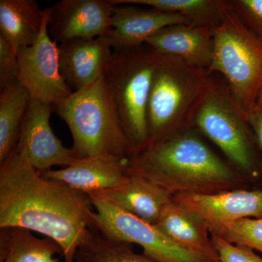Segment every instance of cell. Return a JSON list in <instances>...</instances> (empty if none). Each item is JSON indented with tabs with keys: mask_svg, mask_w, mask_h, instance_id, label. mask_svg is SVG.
Returning <instances> with one entry per match:
<instances>
[{
	"mask_svg": "<svg viewBox=\"0 0 262 262\" xmlns=\"http://www.w3.org/2000/svg\"><path fill=\"white\" fill-rule=\"evenodd\" d=\"M208 70L211 75L218 72L225 77L234 101L248 118L262 87V40L227 8L214 31Z\"/></svg>",
	"mask_w": 262,
	"mask_h": 262,
	"instance_id": "5",
	"label": "cell"
},
{
	"mask_svg": "<svg viewBox=\"0 0 262 262\" xmlns=\"http://www.w3.org/2000/svg\"><path fill=\"white\" fill-rule=\"evenodd\" d=\"M61 248L51 239L27 229H0V262H59Z\"/></svg>",
	"mask_w": 262,
	"mask_h": 262,
	"instance_id": "21",
	"label": "cell"
},
{
	"mask_svg": "<svg viewBox=\"0 0 262 262\" xmlns=\"http://www.w3.org/2000/svg\"><path fill=\"white\" fill-rule=\"evenodd\" d=\"M40 174L44 178L63 183L87 195L123 187L130 179L126 164L102 158L77 160L65 168L50 169Z\"/></svg>",
	"mask_w": 262,
	"mask_h": 262,
	"instance_id": "16",
	"label": "cell"
},
{
	"mask_svg": "<svg viewBox=\"0 0 262 262\" xmlns=\"http://www.w3.org/2000/svg\"><path fill=\"white\" fill-rule=\"evenodd\" d=\"M91 207L87 194L42 177L21 150L0 163V229L46 236L61 247L63 262H75L96 232Z\"/></svg>",
	"mask_w": 262,
	"mask_h": 262,
	"instance_id": "1",
	"label": "cell"
},
{
	"mask_svg": "<svg viewBox=\"0 0 262 262\" xmlns=\"http://www.w3.org/2000/svg\"><path fill=\"white\" fill-rule=\"evenodd\" d=\"M94 208L96 230L107 238L139 245L156 262H221L219 258L190 251L176 244L156 226L114 206L102 198L88 195Z\"/></svg>",
	"mask_w": 262,
	"mask_h": 262,
	"instance_id": "8",
	"label": "cell"
},
{
	"mask_svg": "<svg viewBox=\"0 0 262 262\" xmlns=\"http://www.w3.org/2000/svg\"><path fill=\"white\" fill-rule=\"evenodd\" d=\"M211 239L221 262H262V257L251 248L229 244L212 234Z\"/></svg>",
	"mask_w": 262,
	"mask_h": 262,
	"instance_id": "26",
	"label": "cell"
},
{
	"mask_svg": "<svg viewBox=\"0 0 262 262\" xmlns=\"http://www.w3.org/2000/svg\"><path fill=\"white\" fill-rule=\"evenodd\" d=\"M68 125L77 158L127 163L134 149L106 77L76 91L54 108Z\"/></svg>",
	"mask_w": 262,
	"mask_h": 262,
	"instance_id": "3",
	"label": "cell"
},
{
	"mask_svg": "<svg viewBox=\"0 0 262 262\" xmlns=\"http://www.w3.org/2000/svg\"><path fill=\"white\" fill-rule=\"evenodd\" d=\"M123 187L88 195L102 198L114 206L155 225L165 207L173 201V195L146 179L130 176Z\"/></svg>",
	"mask_w": 262,
	"mask_h": 262,
	"instance_id": "17",
	"label": "cell"
},
{
	"mask_svg": "<svg viewBox=\"0 0 262 262\" xmlns=\"http://www.w3.org/2000/svg\"><path fill=\"white\" fill-rule=\"evenodd\" d=\"M48 14L35 0H1L0 34L18 52L37 42Z\"/></svg>",
	"mask_w": 262,
	"mask_h": 262,
	"instance_id": "19",
	"label": "cell"
},
{
	"mask_svg": "<svg viewBox=\"0 0 262 262\" xmlns=\"http://www.w3.org/2000/svg\"><path fill=\"white\" fill-rule=\"evenodd\" d=\"M173 200L203 219L207 225L244 218H262V189H237L215 194H178Z\"/></svg>",
	"mask_w": 262,
	"mask_h": 262,
	"instance_id": "13",
	"label": "cell"
},
{
	"mask_svg": "<svg viewBox=\"0 0 262 262\" xmlns=\"http://www.w3.org/2000/svg\"><path fill=\"white\" fill-rule=\"evenodd\" d=\"M208 227L212 235L262 253V218H244L211 224Z\"/></svg>",
	"mask_w": 262,
	"mask_h": 262,
	"instance_id": "24",
	"label": "cell"
},
{
	"mask_svg": "<svg viewBox=\"0 0 262 262\" xmlns=\"http://www.w3.org/2000/svg\"><path fill=\"white\" fill-rule=\"evenodd\" d=\"M17 51L6 38L0 34V88L16 79Z\"/></svg>",
	"mask_w": 262,
	"mask_h": 262,
	"instance_id": "27",
	"label": "cell"
},
{
	"mask_svg": "<svg viewBox=\"0 0 262 262\" xmlns=\"http://www.w3.org/2000/svg\"><path fill=\"white\" fill-rule=\"evenodd\" d=\"M113 52L107 36L77 38L58 45L60 71L73 92L105 77Z\"/></svg>",
	"mask_w": 262,
	"mask_h": 262,
	"instance_id": "12",
	"label": "cell"
},
{
	"mask_svg": "<svg viewBox=\"0 0 262 262\" xmlns=\"http://www.w3.org/2000/svg\"><path fill=\"white\" fill-rule=\"evenodd\" d=\"M214 31L193 24H174L157 32L146 43L162 56L177 57L208 70L213 58Z\"/></svg>",
	"mask_w": 262,
	"mask_h": 262,
	"instance_id": "15",
	"label": "cell"
},
{
	"mask_svg": "<svg viewBox=\"0 0 262 262\" xmlns=\"http://www.w3.org/2000/svg\"><path fill=\"white\" fill-rule=\"evenodd\" d=\"M213 80L206 69L177 57L160 55L148 101L146 144L192 128Z\"/></svg>",
	"mask_w": 262,
	"mask_h": 262,
	"instance_id": "4",
	"label": "cell"
},
{
	"mask_svg": "<svg viewBox=\"0 0 262 262\" xmlns=\"http://www.w3.org/2000/svg\"><path fill=\"white\" fill-rule=\"evenodd\" d=\"M155 225L179 246L220 259L206 222L174 200L165 207Z\"/></svg>",
	"mask_w": 262,
	"mask_h": 262,
	"instance_id": "18",
	"label": "cell"
},
{
	"mask_svg": "<svg viewBox=\"0 0 262 262\" xmlns=\"http://www.w3.org/2000/svg\"><path fill=\"white\" fill-rule=\"evenodd\" d=\"M225 3L262 40V0H225Z\"/></svg>",
	"mask_w": 262,
	"mask_h": 262,
	"instance_id": "25",
	"label": "cell"
},
{
	"mask_svg": "<svg viewBox=\"0 0 262 262\" xmlns=\"http://www.w3.org/2000/svg\"><path fill=\"white\" fill-rule=\"evenodd\" d=\"M248 122L253 131L262 158V111L254 110L248 117Z\"/></svg>",
	"mask_w": 262,
	"mask_h": 262,
	"instance_id": "28",
	"label": "cell"
},
{
	"mask_svg": "<svg viewBox=\"0 0 262 262\" xmlns=\"http://www.w3.org/2000/svg\"><path fill=\"white\" fill-rule=\"evenodd\" d=\"M48 18L49 14L37 42L17 52L16 79L32 99L55 108L74 92L61 75L58 45L48 34Z\"/></svg>",
	"mask_w": 262,
	"mask_h": 262,
	"instance_id": "9",
	"label": "cell"
},
{
	"mask_svg": "<svg viewBox=\"0 0 262 262\" xmlns=\"http://www.w3.org/2000/svg\"><path fill=\"white\" fill-rule=\"evenodd\" d=\"M191 24L178 13L157 8L115 5L111 19L112 31L107 36L113 49L141 46L160 30L174 24Z\"/></svg>",
	"mask_w": 262,
	"mask_h": 262,
	"instance_id": "14",
	"label": "cell"
},
{
	"mask_svg": "<svg viewBox=\"0 0 262 262\" xmlns=\"http://www.w3.org/2000/svg\"><path fill=\"white\" fill-rule=\"evenodd\" d=\"M115 6L112 0H62L49 8L48 34L58 45L77 38L106 37Z\"/></svg>",
	"mask_w": 262,
	"mask_h": 262,
	"instance_id": "10",
	"label": "cell"
},
{
	"mask_svg": "<svg viewBox=\"0 0 262 262\" xmlns=\"http://www.w3.org/2000/svg\"><path fill=\"white\" fill-rule=\"evenodd\" d=\"M254 110H261L262 111V87L260 89L259 93H258Z\"/></svg>",
	"mask_w": 262,
	"mask_h": 262,
	"instance_id": "29",
	"label": "cell"
},
{
	"mask_svg": "<svg viewBox=\"0 0 262 262\" xmlns=\"http://www.w3.org/2000/svg\"><path fill=\"white\" fill-rule=\"evenodd\" d=\"M75 262H156L135 252L133 245L104 237L96 230L94 237L81 246Z\"/></svg>",
	"mask_w": 262,
	"mask_h": 262,
	"instance_id": "23",
	"label": "cell"
},
{
	"mask_svg": "<svg viewBox=\"0 0 262 262\" xmlns=\"http://www.w3.org/2000/svg\"><path fill=\"white\" fill-rule=\"evenodd\" d=\"M53 106L32 99L24 117L16 149L21 150L39 173L55 165L67 167L77 160L74 150L66 147L50 124Z\"/></svg>",
	"mask_w": 262,
	"mask_h": 262,
	"instance_id": "11",
	"label": "cell"
},
{
	"mask_svg": "<svg viewBox=\"0 0 262 262\" xmlns=\"http://www.w3.org/2000/svg\"><path fill=\"white\" fill-rule=\"evenodd\" d=\"M193 127L220 148L248 181L262 177V158L248 118L227 84L213 80L194 117Z\"/></svg>",
	"mask_w": 262,
	"mask_h": 262,
	"instance_id": "6",
	"label": "cell"
},
{
	"mask_svg": "<svg viewBox=\"0 0 262 262\" xmlns=\"http://www.w3.org/2000/svg\"><path fill=\"white\" fill-rule=\"evenodd\" d=\"M194 127L148 143L127 163V174L173 195L215 194L239 189L246 177L215 154Z\"/></svg>",
	"mask_w": 262,
	"mask_h": 262,
	"instance_id": "2",
	"label": "cell"
},
{
	"mask_svg": "<svg viewBox=\"0 0 262 262\" xmlns=\"http://www.w3.org/2000/svg\"><path fill=\"white\" fill-rule=\"evenodd\" d=\"M160 55L146 43L113 49L106 77L134 152L148 141L150 90Z\"/></svg>",
	"mask_w": 262,
	"mask_h": 262,
	"instance_id": "7",
	"label": "cell"
},
{
	"mask_svg": "<svg viewBox=\"0 0 262 262\" xmlns=\"http://www.w3.org/2000/svg\"><path fill=\"white\" fill-rule=\"evenodd\" d=\"M113 4L141 5L178 13L191 24L216 28L225 13V0H112Z\"/></svg>",
	"mask_w": 262,
	"mask_h": 262,
	"instance_id": "22",
	"label": "cell"
},
{
	"mask_svg": "<svg viewBox=\"0 0 262 262\" xmlns=\"http://www.w3.org/2000/svg\"><path fill=\"white\" fill-rule=\"evenodd\" d=\"M32 101L30 94L17 79L0 91V163L14 151L24 117Z\"/></svg>",
	"mask_w": 262,
	"mask_h": 262,
	"instance_id": "20",
	"label": "cell"
}]
</instances>
